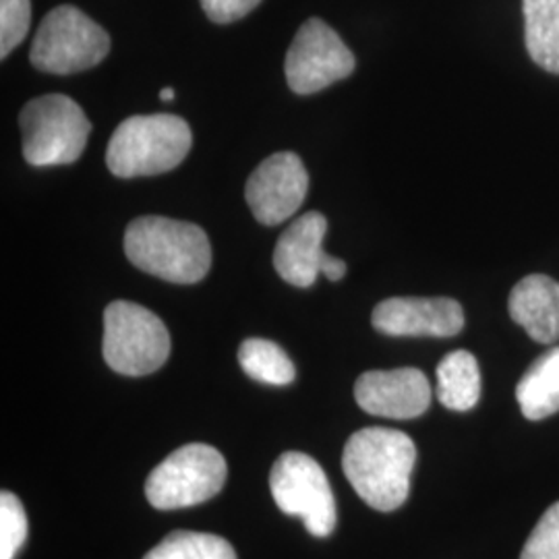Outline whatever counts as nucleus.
<instances>
[{
	"instance_id": "1",
	"label": "nucleus",
	"mask_w": 559,
	"mask_h": 559,
	"mask_svg": "<svg viewBox=\"0 0 559 559\" xmlns=\"http://www.w3.org/2000/svg\"><path fill=\"white\" fill-rule=\"evenodd\" d=\"M415 460L417 448L406 433L365 427L346 441L342 468L360 500L373 510L394 512L408 498Z\"/></svg>"
},
{
	"instance_id": "2",
	"label": "nucleus",
	"mask_w": 559,
	"mask_h": 559,
	"mask_svg": "<svg viewBox=\"0 0 559 559\" xmlns=\"http://www.w3.org/2000/svg\"><path fill=\"white\" fill-rule=\"evenodd\" d=\"M124 253L145 274L175 284H195L212 267L205 230L191 222L143 216L124 233Z\"/></svg>"
},
{
	"instance_id": "3",
	"label": "nucleus",
	"mask_w": 559,
	"mask_h": 559,
	"mask_svg": "<svg viewBox=\"0 0 559 559\" xmlns=\"http://www.w3.org/2000/svg\"><path fill=\"white\" fill-rule=\"evenodd\" d=\"M193 135L177 115H147L122 120L106 150V166L119 179L170 173L187 158Z\"/></svg>"
},
{
	"instance_id": "4",
	"label": "nucleus",
	"mask_w": 559,
	"mask_h": 559,
	"mask_svg": "<svg viewBox=\"0 0 559 559\" xmlns=\"http://www.w3.org/2000/svg\"><path fill=\"white\" fill-rule=\"evenodd\" d=\"M23 158L32 166L73 164L85 152L92 122L75 100L48 94L27 102L20 115Z\"/></svg>"
},
{
	"instance_id": "5",
	"label": "nucleus",
	"mask_w": 559,
	"mask_h": 559,
	"mask_svg": "<svg viewBox=\"0 0 559 559\" xmlns=\"http://www.w3.org/2000/svg\"><path fill=\"white\" fill-rule=\"evenodd\" d=\"M102 353L106 365L120 376H150L168 360L170 334L150 309L115 300L104 311Z\"/></svg>"
},
{
	"instance_id": "6",
	"label": "nucleus",
	"mask_w": 559,
	"mask_h": 559,
	"mask_svg": "<svg viewBox=\"0 0 559 559\" xmlns=\"http://www.w3.org/2000/svg\"><path fill=\"white\" fill-rule=\"evenodd\" d=\"M110 52V36L71 4L52 9L34 38L29 60L41 73L73 75L87 71Z\"/></svg>"
},
{
	"instance_id": "7",
	"label": "nucleus",
	"mask_w": 559,
	"mask_h": 559,
	"mask_svg": "<svg viewBox=\"0 0 559 559\" xmlns=\"http://www.w3.org/2000/svg\"><path fill=\"white\" fill-rule=\"evenodd\" d=\"M226 473V460L216 448L187 443L150 473L145 496L158 510L200 506L221 493Z\"/></svg>"
},
{
	"instance_id": "8",
	"label": "nucleus",
	"mask_w": 559,
	"mask_h": 559,
	"mask_svg": "<svg viewBox=\"0 0 559 559\" xmlns=\"http://www.w3.org/2000/svg\"><path fill=\"white\" fill-rule=\"evenodd\" d=\"M270 489L280 510L299 516L313 537L323 539L334 533L336 500L318 460L300 452L282 454L272 468Z\"/></svg>"
},
{
	"instance_id": "9",
	"label": "nucleus",
	"mask_w": 559,
	"mask_h": 559,
	"mask_svg": "<svg viewBox=\"0 0 559 559\" xmlns=\"http://www.w3.org/2000/svg\"><path fill=\"white\" fill-rule=\"evenodd\" d=\"M357 67L355 55L338 34L321 20L305 21L286 52L284 73L288 87L309 96L346 80Z\"/></svg>"
},
{
	"instance_id": "10",
	"label": "nucleus",
	"mask_w": 559,
	"mask_h": 559,
	"mask_svg": "<svg viewBox=\"0 0 559 559\" xmlns=\"http://www.w3.org/2000/svg\"><path fill=\"white\" fill-rule=\"evenodd\" d=\"M307 191L309 175L302 160L293 152H280L253 170L245 187V200L255 221L276 226L299 212Z\"/></svg>"
},
{
	"instance_id": "11",
	"label": "nucleus",
	"mask_w": 559,
	"mask_h": 559,
	"mask_svg": "<svg viewBox=\"0 0 559 559\" xmlns=\"http://www.w3.org/2000/svg\"><path fill=\"white\" fill-rule=\"evenodd\" d=\"M355 400L369 415L385 419H415L431 404V385L413 367L367 371L355 383Z\"/></svg>"
},
{
	"instance_id": "12",
	"label": "nucleus",
	"mask_w": 559,
	"mask_h": 559,
	"mask_svg": "<svg viewBox=\"0 0 559 559\" xmlns=\"http://www.w3.org/2000/svg\"><path fill=\"white\" fill-rule=\"evenodd\" d=\"M373 328L388 336L452 338L464 328L460 302L445 297H394L373 309Z\"/></svg>"
},
{
	"instance_id": "13",
	"label": "nucleus",
	"mask_w": 559,
	"mask_h": 559,
	"mask_svg": "<svg viewBox=\"0 0 559 559\" xmlns=\"http://www.w3.org/2000/svg\"><path fill=\"white\" fill-rule=\"evenodd\" d=\"M328 221L320 212H307L293 222L274 249V267L280 278L297 288H309L321 274L325 258L323 237Z\"/></svg>"
},
{
	"instance_id": "14",
	"label": "nucleus",
	"mask_w": 559,
	"mask_h": 559,
	"mask_svg": "<svg viewBox=\"0 0 559 559\" xmlns=\"http://www.w3.org/2000/svg\"><path fill=\"white\" fill-rule=\"evenodd\" d=\"M510 316L540 344L559 340V282L543 274L520 280L510 295Z\"/></svg>"
},
{
	"instance_id": "15",
	"label": "nucleus",
	"mask_w": 559,
	"mask_h": 559,
	"mask_svg": "<svg viewBox=\"0 0 559 559\" xmlns=\"http://www.w3.org/2000/svg\"><path fill=\"white\" fill-rule=\"evenodd\" d=\"M520 411L528 420H543L559 411V346L547 350L522 376L516 388Z\"/></svg>"
},
{
	"instance_id": "16",
	"label": "nucleus",
	"mask_w": 559,
	"mask_h": 559,
	"mask_svg": "<svg viewBox=\"0 0 559 559\" xmlns=\"http://www.w3.org/2000/svg\"><path fill=\"white\" fill-rule=\"evenodd\" d=\"M522 13L531 59L559 75V0H522Z\"/></svg>"
},
{
	"instance_id": "17",
	"label": "nucleus",
	"mask_w": 559,
	"mask_h": 559,
	"mask_svg": "<svg viewBox=\"0 0 559 559\" xmlns=\"http://www.w3.org/2000/svg\"><path fill=\"white\" fill-rule=\"evenodd\" d=\"M438 399L450 411L466 413L477 406L480 399V371L477 359L456 350L438 365Z\"/></svg>"
},
{
	"instance_id": "18",
	"label": "nucleus",
	"mask_w": 559,
	"mask_h": 559,
	"mask_svg": "<svg viewBox=\"0 0 559 559\" xmlns=\"http://www.w3.org/2000/svg\"><path fill=\"white\" fill-rule=\"evenodd\" d=\"M239 362L251 380L267 385H288L295 381V365L278 344L263 338H249L240 344Z\"/></svg>"
},
{
	"instance_id": "19",
	"label": "nucleus",
	"mask_w": 559,
	"mask_h": 559,
	"mask_svg": "<svg viewBox=\"0 0 559 559\" xmlns=\"http://www.w3.org/2000/svg\"><path fill=\"white\" fill-rule=\"evenodd\" d=\"M143 559H237V554L228 540L216 535L177 531Z\"/></svg>"
},
{
	"instance_id": "20",
	"label": "nucleus",
	"mask_w": 559,
	"mask_h": 559,
	"mask_svg": "<svg viewBox=\"0 0 559 559\" xmlns=\"http://www.w3.org/2000/svg\"><path fill=\"white\" fill-rule=\"evenodd\" d=\"M27 539V516L17 496H0V559H15Z\"/></svg>"
},
{
	"instance_id": "21",
	"label": "nucleus",
	"mask_w": 559,
	"mask_h": 559,
	"mask_svg": "<svg viewBox=\"0 0 559 559\" xmlns=\"http://www.w3.org/2000/svg\"><path fill=\"white\" fill-rule=\"evenodd\" d=\"M32 21L29 0H0V57L7 59L25 38Z\"/></svg>"
},
{
	"instance_id": "22",
	"label": "nucleus",
	"mask_w": 559,
	"mask_h": 559,
	"mask_svg": "<svg viewBox=\"0 0 559 559\" xmlns=\"http://www.w3.org/2000/svg\"><path fill=\"white\" fill-rule=\"evenodd\" d=\"M520 559H559V501L540 516Z\"/></svg>"
},
{
	"instance_id": "23",
	"label": "nucleus",
	"mask_w": 559,
	"mask_h": 559,
	"mask_svg": "<svg viewBox=\"0 0 559 559\" xmlns=\"http://www.w3.org/2000/svg\"><path fill=\"white\" fill-rule=\"evenodd\" d=\"M261 0H201V9L214 23H233L249 15Z\"/></svg>"
},
{
	"instance_id": "24",
	"label": "nucleus",
	"mask_w": 559,
	"mask_h": 559,
	"mask_svg": "<svg viewBox=\"0 0 559 559\" xmlns=\"http://www.w3.org/2000/svg\"><path fill=\"white\" fill-rule=\"evenodd\" d=\"M321 274H323L325 278L332 280V282H338V280L344 278V274H346V263L325 253L323 263H321Z\"/></svg>"
},
{
	"instance_id": "25",
	"label": "nucleus",
	"mask_w": 559,
	"mask_h": 559,
	"mask_svg": "<svg viewBox=\"0 0 559 559\" xmlns=\"http://www.w3.org/2000/svg\"><path fill=\"white\" fill-rule=\"evenodd\" d=\"M175 96H177V94H175V90H173V87H164L160 92L162 102L175 100Z\"/></svg>"
}]
</instances>
